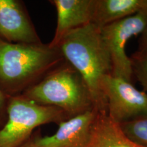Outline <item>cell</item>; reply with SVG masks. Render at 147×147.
<instances>
[{"label":"cell","instance_id":"cell-1","mask_svg":"<svg viewBox=\"0 0 147 147\" xmlns=\"http://www.w3.org/2000/svg\"><path fill=\"white\" fill-rule=\"evenodd\" d=\"M57 48L65 61L81 75L95 109L107 113L102 82L112 74V65L100 27L89 23L74 29L63 37Z\"/></svg>","mask_w":147,"mask_h":147},{"label":"cell","instance_id":"cell-2","mask_svg":"<svg viewBox=\"0 0 147 147\" xmlns=\"http://www.w3.org/2000/svg\"><path fill=\"white\" fill-rule=\"evenodd\" d=\"M65 61L49 44H16L0 38V87L10 96L22 95Z\"/></svg>","mask_w":147,"mask_h":147},{"label":"cell","instance_id":"cell-3","mask_svg":"<svg viewBox=\"0 0 147 147\" xmlns=\"http://www.w3.org/2000/svg\"><path fill=\"white\" fill-rule=\"evenodd\" d=\"M22 95L40 105L60 108L69 118L95 109L81 75L65 61Z\"/></svg>","mask_w":147,"mask_h":147},{"label":"cell","instance_id":"cell-4","mask_svg":"<svg viewBox=\"0 0 147 147\" xmlns=\"http://www.w3.org/2000/svg\"><path fill=\"white\" fill-rule=\"evenodd\" d=\"M68 119L59 108L40 105L23 95L11 96L8 119L0 129V147H21L32 138L37 127L49 123L59 125Z\"/></svg>","mask_w":147,"mask_h":147},{"label":"cell","instance_id":"cell-5","mask_svg":"<svg viewBox=\"0 0 147 147\" xmlns=\"http://www.w3.org/2000/svg\"><path fill=\"white\" fill-rule=\"evenodd\" d=\"M146 24L147 10L100 28L103 41L110 55L113 76L132 83L131 62L126 54L125 46L131 37L142 34Z\"/></svg>","mask_w":147,"mask_h":147},{"label":"cell","instance_id":"cell-6","mask_svg":"<svg viewBox=\"0 0 147 147\" xmlns=\"http://www.w3.org/2000/svg\"><path fill=\"white\" fill-rule=\"evenodd\" d=\"M102 91L108 115L119 124L147 115V94L131 82L110 74L103 80Z\"/></svg>","mask_w":147,"mask_h":147},{"label":"cell","instance_id":"cell-7","mask_svg":"<svg viewBox=\"0 0 147 147\" xmlns=\"http://www.w3.org/2000/svg\"><path fill=\"white\" fill-rule=\"evenodd\" d=\"M0 38L10 43L42 42L23 1L0 0Z\"/></svg>","mask_w":147,"mask_h":147},{"label":"cell","instance_id":"cell-8","mask_svg":"<svg viewBox=\"0 0 147 147\" xmlns=\"http://www.w3.org/2000/svg\"><path fill=\"white\" fill-rule=\"evenodd\" d=\"M98 112L93 109L62 121L52 136L43 137L37 131L32 135L33 141L38 147H83Z\"/></svg>","mask_w":147,"mask_h":147},{"label":"cell","instance_id":"cell-9","mask_svg":"<svg viewBox=\"0 0 147 147\" xmlns=\"http://www.w3.org/2000/svg\"><path fill=\"white\" fill-rule=\"evenodd\" d=\"M56 8L57 21L51 47L57 48L69 32L91 23L94 0H51Z\"/></svg>","mask_w":147,"mask_h":147},{"label":"cell","instance_id":"cell-10","mask_svg":"<svg viewBox=\"0 0 147 147\" xmlns=\"http://www.w3.org/2000/svg\"><path fill=\"white\" fill-rule=\"evenodd\" d=\"M83 147H145L127 136L118 123L107 113L98 112L87 142Z\"/></svg>","mask_w":147,"mask_h":147},{"label":"cell","instance_id":"cell-11","mask_svg":"<svg viewBox=\"0 0 147 147\" xmlns=\"http://www.w3.org/2000/svg\"><path fill=\"white\" fill-rule=\"evenodd\" d=\"M147 10V0H94L91 23L102 28Z\"/></svg>","mask_w":147,"mask_h":147},{"label":"cell","instance_id":"cell-12","mask_svg":"<svg viewBox=\"0 0 147 147\" xmlns=\"http://www.w3.org/2000/svg\"><path fill=\"white\" fill-rule=\"evenodd\" d=\"M119 125L127 136L131 140L147 147V115Z\"/></svg>","mask_w":147,"mask_h":147},{"label":"cell","instance_id":"cell-13","mask_svg":"<svg viewBox=\"0 0 147 147\" xmlns=\"http://www.w3.org/2000/svg\"><path fill=\"white\" fill-rule=\"evenodd\" d=\"M133 75L147 94V53L138 50L130 57Z\"/></svg>","mask_w":147,"mask_h":147},{"label":"cell","instance_id":"cell-14","mask_svg":"<svg viewBox=\"0 0 147 147\" xmlns=\"http://www.w3.org/2000/svg\"><path fill=\"white\" fill-rule=\"evenodd\" d=\"M10 97L0 87V129L3 127L8 119V106Z\"/></svg>","mask_w":147,"mask_h":147},{"label":"cell","instance_id":"cell-15","mask_svg":"<svg viewBox=\"0 0 147 147\" xmlns=\"http://www.w3.org/2000/svg\"><path fill=\"white\" fill-rule=\"evenodd\" d=\"M140 35L139 40V47L138 50L147 53V24L144 31Z\"/></svg>","mask_w":147,"mask_h":147},{"label":"cell","instance_id":"cell-16","mask_svg":"<svg viewBox=\"0 0 147 147\" xmlns=\"http://www.w3.org/2000/svg\"><path fill=\"white\" fill-rule=\"evenodd\" d=\"M21 147H38V146L34 142V141H33V139H32V138H31L29 139L25 144H23Z\"/></svg>","mask_w":147,"mask_h":147}]
</instances>
